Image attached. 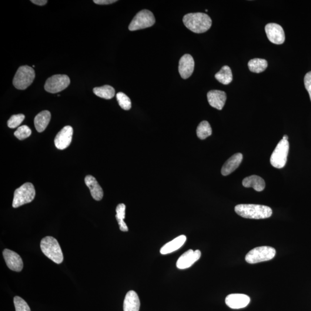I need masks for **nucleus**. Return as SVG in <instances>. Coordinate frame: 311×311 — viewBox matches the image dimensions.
I'll list each match as a JSON object with an SVG mask.
<instances>
[{
  "mask_svg": "<svg viewBox=\"0 0 311 311\" xmlns=\"http://www.w3.org/2000/svg\"><path fill=\"white\" fill-rule=\"evenodd\" d=\"M265 31L269 41L276 45H282L285 42V36L282 26L276 23H269L265 27Z\"/></svg>",
  "mask_w": 311,
  "mask_h": 311,
  "instance_id": "nucleus-10",
  "label": "nucleus"
},
{
  "mask_svg": "<svg viewBox=\"0 0 311 311\" xmlns=\"http://www.w3.org/2000/svg\"><path fill=\"white\" fill-rule=\"evenodd\" d=\"M116 99L119 105L122 109L129 110L132 108V102L128 96L123 92H119L116 94Z\"/></svg>",
  "mask_w": 311,
  "mask_h": 311,
  "instance_id": "nucleus-28",
  "label": "nucleus"
},
{
  "mask_svg": "<svg viewBox=\"0 0 311 311\" xmlns=\"http://www.w3.org/2000/svg\"><path fill=\"white\" fill-rule=\"evenodd\" d=\"M140 302L138 295L134 290L127 293L123 302V311H139Z\"/></svg>",
  "mask_w": 311,
  "mask_h": 311,
  "instance_id": "nucleus-18",
  "label": "nucleus"
},
{
  "mask_svg": "<svg viewBox=\"0 0 311 311\" xmlns=\"http://www.w3.org/2000/svg\"><path fill=\"white\" fill-rule=\"evenodd\" d=\"M116 1V0H94V1H93L95 4L99 5L112 4Z\"/></svg>",
  "mask_w": 311,
  "mask_h": 311,
  "instance_id": "nucleus-33",
  "label": "nucleus"
},
{
  "mask_svg": "<svg viewBox=\"0 0 311 311\" xmlns=\"http://www.w3.org/2000/svg\"><path fill=\"white\" fill-rule=\"evenodd\" d=\"M187 237L185 235H180L176 237L174 239L167 243L160 249V253L163 255H166L176 252L182 247L186 242Z\"/></svg>",
  "mask_w": 311,
  "mask_h": 311,
  "instance_id": "nucleus-20",
  "label": "nucleus"
},
{
  "mask_svg": "<svg viewBox=\"0 0 311 311\" xmlns=\"http://www.w3.org/2000/svg\"><path fill=\"white\" fill-rule=\"evenodd\" d=\"M41 249L44 255L56 263L63 262V255L58 241L52 236H46L41 242Z\"/></svg>",
  "mask_w": 311,
  "mask_h": 311,
  "instance_id": "nucleus-3",
  "label": "nucleus"
},
{
  "mask_svg": "<svg viewBox=\"0 0 311 311\" xmlns=\"http://www.w3.org/2000/svg\"><path fill=\"white\" fill-rule=\"evenodd\" d=\"M31 130L29 129L28 126L23 125L19 127L16 130L14 135L19 140H23L31 136Z\"/></svg>",
  "mask_w": 311,
  "mask_h": 311,
  "instance_id": "nucleus-29",
  "label": "nucleus"
},
{
  "mask_svg": "<svg viewBox=\"0 0 311 311\" xmlns=\"http://www.w3.org/2000/svg\"><path fill=\"white\" fill-rule=\"evenodd\" d=\"M85 183L90 190L93 199L100 200L103 198V189L94 177L92 175L86 176L85 178Z\"/></svg>",
  "mask_w": 311,
  "mask_h": 311,
  "instance_id": "nucleus-19",
  "label": "nucleus"
},
{
  "mask_svg": "<svg viewBox=\"0 0 311 311\" xmlns=\"http://www.w3.org/2000/svg\"><path fill=\"white\" fill-rule=\"evenodd\" d=\"M3 256L6 265L9 268L15 272H21L23 268V260L18 254L12 250L5 249L3 252Z\"/></svg>",
  "mask_w": 311,
  "mask_h": 311,
  "instance_id": "nucleus-13",
  "label": "nucleus"
},
{
  "mask_svg": "<svg viewBox=\"0 0 311 311\" xmlns=\"http://www.w3.org/2000/svg\"><path fill=\"white\" fill-rule=\"evenodd\" d=\"M243 185L246 188L253 187L256 192H262L265 189V182L261 177L257 175H252L247 177L243 180Z\"/></svg>",
  "mask_w": 311,
  "mask_h": 311,
  "instance_id": "nucleus-21",
  "label": "nucleus"
},
{
  "mask_svg": "<svg viewBox=\"0 0 311 311\" xmlns=\"http://www.w3.org/2000/svg\"><path fill=\"white\" fill-rule=\"evenodd\" d=\"M73 133V128L70 126H66L60 130L55 139L56 148L59 150L68 148L72 142Z\"/></svg>",
  "mask_w": 311,
  "mask_h": 311,
  "instance_id": "nucleus-12",
  "label": "nucleus"
},
{
  "mask_svg": "<svg viewBox=\"0 0 311 311\" xmlns=\"http://www.w3.org/2000/svg\"><path fill=\"white\" fill-rule=\"evenodd\" d=\"M304 85L309 92L311 100V71L307 73L304 78Z\"/></svg>",
  "mask_w": 311,
  "mask_h": 311,
  "instance_id": "nucleus-32",
  "label": "nucleus"
},
{
  "mask_svg": "<svg viewBox=\"0 0 311 311\" xmlns=\"http://www.w3.org/2000/svg\"><path fill=\"white\" fill-rule=\"evenodd\" d=\"M289 143L287 140L282 139L277 145L270 158V163L276 169L285 167L288 155Z\"/></svg>",
  "mask_w": 311,
  "mask_h": 311,
  "instance_id": "nucleus-7",
  "label": "nucleus"
},
{
  "mask_svg": "<svg viewBox=\"0 0 311 311\" xmlns=\"http://www.w3.org/2000/svg\"><path fill=\"white\" fill-rule=\"evenodd\" d=\"M242 160L243 155L242 153H238L233 155L231 158H230L224 163L222 169V175L227 176L230 174L234 170L238 168Z\"/></svg>",
  "mask_w": 311,
  "mask_h": 311,
  "instance_id": "nucleus-17",
  "label": "nucleus"
},
{
  "mask_svg": "<svg viewBox=\"0 0 311 311\" xmlns=\"http://www.w3.org/2000/svg\"><path fill=\"white\" fill-rule=\"evenodd\" d=\"M215 78L224 85H228L232 82L233 76L231 69L228 66H224L215 75Z\"/></svg>",
  "mask_w": 311,
  "mask_h": 311,
  "instance_id": "nucleus-23",
  "label": "nucleus"
},
{
  "mask_svg": "<svg viewBox=\"0 0 311 311\" xmlns=\"http://www.w3.org/2000/svg\"><path fill=\"white\" fill-rule=\"evenodd\" d=\"M276 251L273 247L262 246L256 247L247 253L246 261L250 264H255L259 262L268 261L274 258Z\"/></svg>",
  "mask_w": 311,
  "mask_h": 311,
  "instance_id": "nucleus-5",
  "label": "nucleus"
},
{
  "mask_svg": "<svg viewBox=\"0 0 311 311\" xmlns=\"http://www.w3.org/2000/svg\"><path fill=\"white\" fill-rule=\"evenodd\" d=\"M200 256L201 252L199 250H189L179 257L177 260L176 267L181 270L188 269L198 261Z\"/></svg>",
  "mask_w": 311,
  "mask_h": 311,
  "instance_id": "nucleus-11",
  "label": "nucleus"
},
{
  "mask_svg": "<svg viewBox=\"0 0 311 311\" xmlns=\"http://www.w3.org/2000/svg\"><path fill=\"white\" fill-rule=\"evenodd\" d=\"M235 210L237 215L250 219H267L273 214L270 207L254 204H240L235 206Z\"/></svg>",
  "mask_w": 311,
  "mask_h": 311,
  "instance_id": "nucleus-2",
  "label": "nucleus"
},
{
  "mask_svg": "<svg viewBox=\"0 0 311 311\" xmlns=\"http://www.w3.org/2000/svg\"><path fill=\"white\" fill-rule=\"evenodd\" d=\"M13 302H14L16 311H31L28 303L21 297H15Z\"/></svg>",
  "mask_w": 311,
  "mask_h": 311,
  "instance_id": "nucleus-31",
  "label": "nucleus"
},
{
  "mask_svg": "<svg viewBox=\"0 0 311 311\" xmlns=\"http://www.w3.org/2000/svg\"><path fill=\"white\" fill-rule=\"evenodd\" d=\"M207 98L210 106L222 110L226 102V94L225 92L220 90H212L207 93Z\"/></svg>",
  "mask_w": 311,
  "mask_h": 311,
  "instance_id": "nucleus-16",
  "label": "nucleus"
},
{
  "mask_svg": "<svg viewBox=\"0 0 311 311\" xmlns=\"http://www.w3.org/2000/svg\"><path fill=\"white\" fill-rule=\"evenodd\" d=\"M156 22L155 16L149 10L144 9L140 11L132 20L129 26L130 31L150 28Z\"/></svg>",
  "mask_w": 311,
  "mask_h": 311,
  "instance_id": "nucleus-8",
  "label": "nucleus"
},
{
  "mask_svg": "<svg viewBox=\"0 0 311 311\" xmlns=\"http://www.w3.org/2000/svg\"><path fill=\"white\" fill-rule=\"evenodd\" d=\"M50 119H51V113L48 110H45L39 113L34 119V125L36 130L39 133L44 131L48 127Z\"/></svg>",
  "mask_w": 311,
  "mask_h": 311,
  "instance_id": "nucleus-22",
  "label": "nucleus"
},
{
  "mask_svg": "<svg viewBox=\"0 0 311 311\" xmlns=\"http://www.w3.org/2000/svg\"><path fill=\"white\" fill-rule=\"evenodd\" d=\"M35 190L31 183H26L15 190L12 206L17 208L31 202L35 197Z\"/></svg>",
  "mask_w": 311,
  "mask_h": 311,
  "instance_id": "nucleus-4",
  "label": "nucleus"
},
{
  "mask_svg": "<svg viewBox=\"0 0 311 311\" xmlns=\"http://www.w3.org/2000/svg\"><path fill=\"white\" fill-rule=\"evenodd\" d=\"M126 206L125 204L120 203L116 208V219L118 222L120 230L122 232H128V227L124 222L125 218Z\"/></svg>",
  "mask_w": 311,
  "mask_h": 311,
  "instance_id": "nucleus-25",
  "label": "nucleus"
},
{
  "mask_svg": "<svg viewBox=\"0 0 311 311\" xmlns=\"http://www.w3.org/2000/svg\"><path fill=\"white\" fill-rule=\"evenodd\" d=\"M195 65V60L191 55H185L182 56L179 64V72L181 78L183 79L189 78L193 74Z\"/></svg>",
  "mask_w": 311,
  "mask_h": 311,
  "instance_id": "nucleus-15",
  "label": "nucleus"
},
{
  "mask_svg": "<svg viewBox=\"0 0 311 311\" xmlns=\"http://www.w3.org/2000/svg\"><path fill=\"white\" fill-rule=\"evenodd\" d=\"M25 119V115L20 114L13 115L9 118L8 121V126L9 128L15 129L21 125V123Z\"/></svg>",
  "mask_w": 311,
  "mask_h": 311,
  "instance_id": "nucleus-30",
  "label": "nucleus"
},
{
  "mask_svg": "<svg viewBox=\"0 0 311 311\" xmlns=\"http://www.w3.org/2000/svg\"><path fill=\"white\" fill-rule=\"evenodd\" d=\"M31 2L36 5L42 6L46 4L48 1L47 0H31Z\"/></svg>",
  "mask_w": 311,
  "mask_h": 311,
  "instance_id": "nucleus-34",
  "label": "nucleus"
},
{
  "mask_svg": "<svg viewBox=\"0 0 311 311\" xmlns=\"http://www.w3.org/2000/svg\"><path fill=\"white\" fill-rule=\"evenodd\" d=\"M70 83H71V80L67 75H54L47 80L45 89L47 92L49 93H58L68 87Z\"/></svg>",
  "mask_w": 311,
  "mask_h": 311,
  "instance_id": "nucleus-9",
  "label": "nucleus"
},
{
  "mask_svg": "<svg viewBox=\"0 0 311 311\" xmlns=\"http://www.w3.org/2000/svg\"><path fill=\"white\" fill-rule=\"evenodd\" d=\"M267 62L266 59L261 58H254L251 59L248 63V66L251 72L256 73L265 71L267 68Z\"/></svg>",
  "mask_w": 311,
  "mask_h": 311,
  "instance_id": "nucleus-26",
  "label": "nucleus"
},
{
  "mask_svg": "<svg viewBox=\"0 0 311 311\" xmlns=\"http://www.w3.org/2000/svg\"><path fill=\"white\" fill-rule=\"evenodd\" d=\"M212 129L208 122L204 120L199 123L197 129V135L200 140H205L211 136Z\"/></svg>",
  "mask_w": 311,
  "mask_h": 311,
  "instance_id": "nucleus-27",
  "label": "nucleus"
},
{
  "mask_svg": "<svg viewBox=\"0 0 311 311\" xmlns=\"http://www.w3.org/2000/svg\"><path fill=\"white\" fill-rule=\"evenodd\" d=\"M250 302V297L245 294H230L226 299V305L232 309H243L248 306Z\"/></svg>",
  "mask_w": 311,
  "mask_h": 311,
  "instance_id": "nucleus-14",
  "label": "nucleus"
},
{
  "mask_svg": "<svg viewBox=\"0 0 311 311\" xmlns=\"http://www.w3.org/2000/svg\"><path fill=\"white\" fill-rule=\"evenodd\" d=\"M283 140H288V137H287V136H286V135L283 136Z\"/></svg>",
  "mask_w": 311,
  "mask_h": 311,
  "instance_id": "nucleus-35",
  "label": "nucleus"
},
{
  "mask_svg": "<svg viewBox=\"0 0 311 311\" xmlns=\"http://www.w3.org/2000/svg\"><path fill=\"white\" fill-rule=\"evenodd\" d=\"M183 22L186 28L193 32H205L211 28L212 21L210 17L203 13H188L183 17Z\"/></svg>",
  "mask_w": 311,
  "mask_h": 311,
  "instance_id": "nucleus-1",
  "label": "nucleus"
},
{
  "mask_svg": "<svg viewBox=\"0 0 311 311\" xmlns=\"http://www.w3.org/2000/svg\"><path fill=\"white\" fill-rule=\"evenodd\" d=\"M95 95L105 99H111L115 96V89L112 86L106 85L93 89Z\"/></svg>",
  "mask_w": 311,
  "mask_h": 311,
  "instance_id": "nucleus-24",
  "label": "nucleus"
},
{
  "mask_svg": "<svg viewBox=\"0 0 311 311\" xmlns=\"http://www.w3.org/2000/svg\"><path fill=\"white\" fill-rule=\"evenodd\" d=\"M35 78V71L31 67L22 66L16 72L13 78V85L17 89L24 90L31 85Z\"/></svg>",
  "mask_w": 311,
  "mask_h": 311,
  "instance_id": "nucleus-6",
  "label": "nucleus"
}]
</instances>
